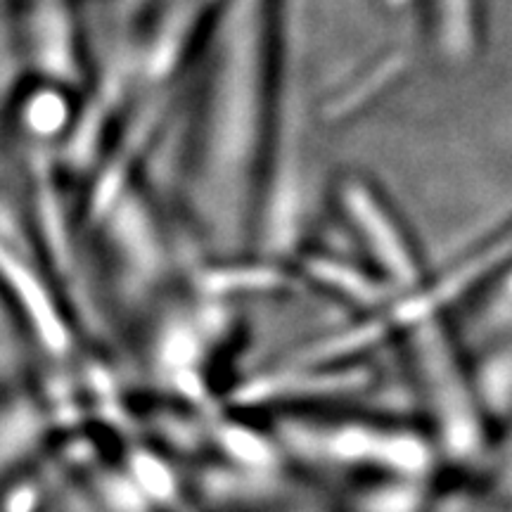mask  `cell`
<instances>
[{
    "label": "cell",
    "instance_id": "cell-1",
    "mask_svg": "<svg viewBox=\"0 0 512 512\" xmlns=\"http://www.w3.org/2000/svg\"><path fill=\"white\" fill-rule=\"evenodd\" d=\"M195 136L197 214L216 238L240 235L273 145L278 0H228Z\"/></svg>",
    "mask_w": 512,
    "mask_h": 512
},
{
    "label": "cell",
    "instance_id": "cell-2",
    "mask_svg": "<svg viewBox=\"0 0 512 512\" xmlns=\"http://www.w3.org/2000/svg\"><path fill=\"white\" fill-rule=\"evenodd\" d=\"M19 57L50 86L83 79V46L76 0H10Z\"/></svg>",
    "mask_w": 512,
    "mask_h": 512
}]
</instances>
